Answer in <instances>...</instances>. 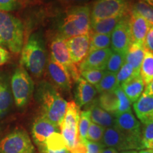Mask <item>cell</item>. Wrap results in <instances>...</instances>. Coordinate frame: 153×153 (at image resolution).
<instances>
[{
  "mask_svg": "<svg viewBox=\"0 0 153 153\" xmlns=\"http://www.w3.org/2000/svg\"><path fill=\"white\" fill-rule=\"evenodd\" d=\"M126 55L117 52H112L106 63L105 70L116 74L125 62Z\"/></svg>",
  "mask_w": 153,
  "mask_h": 153,
  "instance_id": "obj_30",
  "label": "cell"
},
{
  "mask_svg": "<svg viewBox=\"0 0 153 153\" xmlns=\"http://www.w3.org/2000/svg\"><path fill=\"white\" fill-rule=\"evenodd\" d=\"M119 153H138L137 150H124V151H120Z\"/></svg>",
  "mask_w": 153,
  "mask_h": 153,
  "instance_id": "obj_48",
  "label": "cell"
},
{
  "mask_svg": "<svg viewBox=\"0 0 153 153\" xmlns=\"http://www.w3.org/2000/svg\"><path fill=\"white\" fill-rule=\"evenodd\" d=\"M114 127L131 136L142 138L140 123L132 111L125 112L115 116Z\"/></svg>",
  "mask_w": 153,
  "mask_h": 153,
  "instance_id": "obj_15",
  "label": "cell"
},
{
  "mask_svg": "<svg viewBox=\"0 0 153 153\" xmlns=\"http://www.w3.org/2000/svg\"><path fill=\"white\" fill-rule=\"evenodd\" d=\"M51 51L53 60L68 70L72 81H79L81 77V71L79 67L72 62L67 46L66 38L60 34L57 36L51 42Z\"/></svg>",
  "mask_w": 153,
  "mask_h": 153,
  "instance_id": "obj_9",
  "label": "cell"
},
{
  "mask_svg": "<svg viewBox=\"0 0 153 153\" xmlns=\"http://www.w3.org/2000/svg\"><path fill=\"white\" fill-rule=\"evenodd\" d=\"M126 97L131 103L135 102L143 94L145 83L140 75L135 76L133 79L120 86Z\"/></svg>",
  "mask_w": 153,
  "mask_h": 153,
  "instance_id": "obj_22",
  "label": "cell"
},
{
  "mask_svg": "<svg viewBox=\"0 0 153 153\" xmlns=\"http://www.w3.org/2000/svg\"><path fill=\"white\" fill-rule=\"evenodd\" d=\"M75 98L76 104L80 107L91 104L97 95V91L95 87L80 78L77 82Z\"/></svg>",
  "mask_w": 153,
  "mask_h": 153,
  "instance_id": "obj_20",
  "label": "cell"
},
{
  "mask_svg": "<svg viewBox=\"0 0 153 153\" xmlns=\"http://www.w3.org/2000/svg\"><path fill=\"white\" fill-rule=\"evenodd\" d=\"M90 123L91 118L89 110L86 109L82 111L80 114L78 131H79V141L83 144H85L86 140H87V132Z\"/></svg>",
  "mask_w": 153,
  "mask_h": 153,
  "instance_id": "obj_29",
  "label": "cell"
},
{
  "mask_svg": "<svg viewBox=\"0 0 153 153\" xmlns=\"http://www.w3.org/2000/svg\"><path fill=\"white\" fill-rule=\"evenodd\" d=\"M11 91L16 106L22 108L29 101L33 91V82L24 67H19L11 76Z\"/></svg>",
  "mask_w": 153,
  "mask_h": 153,
  "instance_id": "obj_6",
  "label": "cell"
},
{
  "mask_svg": "<svg viewBox=\"0 0 153 153\" xmlns=\"http://www.w3.org/2000/svg\"><path fill=\"white\" fill-rule=\"evenodd\" d=\"M105 128L91 122L88 129L87 140L93 142L101 143L104 135Z\"/></svg>",
  "mask_w": 153,
  "mask_h": 153,
  "instance_id": "obj_36",
  "label": "cell"
},
{
  "mask_svg": "<svg viewBox=\"0 0 153 153\" xmlns=\"http://www.w3.org/2000/svg\"><path fill=\"white\" fill-rule=\"evenodd\" d=\"M87 153H101L105 146L101 143L93 142L87 140L85 142Z\"/></svg>",
  "mask_w": 153,
  "mask_h": 153,
  "instance_id": "obj_38",
  "label": "cell"
},
{
  "mask_svg": "<svg viewBox=\"0 0 153 153\" xmlns=\"http://www.w3.org/2000/svg\"><path fill=\"white\" fill-rule=\"evenodd\" d=\"M101 153H118V151L111 148H104Z\"/></svg>",
  "mask_w": 153,
  "mask_h": 153,
  "instance_id": "obj_45",
  "label": "cell"
},
{
  "mask_svg": "<svg viewBox=\"0 0 153 153\" xmlns=\"http://www.w3.org/2000/svg\"><path fill=\"white\" fill-rule=\"evenodd\" d=\"M128 19L129 14L120 19L111 36V45L113 51L123 55L126 54L131 44Z\"/></svg>",
  "mask_w": 153,
  "mask_h": 153,
  "instance_id": "obj_11",
  "label": "cell"
},
{
  "mask_svg": "<svg viewBox=\"0 0 153 153\" xmlns=\"http://www.w3.org/2000/svg\"><path fill=\"white\" fill-rule=\"evenodd\" d=\"M0 153H35V148L27 132L18 129L0 141Z\"/></svg>",
  "mask_w": 153,
  "mask_h": 153,
  "instance_id": "obj_10",
  "label": "cell"
},
{
  "mask_svg": "<svg viewBox=\"0 0 153 153\" xmlns=\"http://www.w3.org/2000/svg\"><path fill=\"white\" fill-rule=\"evenodd\" d=\"M70 153H87L85 145L83 143L79 142L77 145L72 150Z\"/></svg>",
  "mask_w": 153,
  "mask_h": 153,
  "instance_id": "obj_43",
  "label": "cell"
},
{
  "mask_svg": "<svg viewBox=\"0 0 153 153\" xmlns=\"http://www.w3.org/2000/svg\"><path fill=\"white\" fill-rule=\"evenodd\" d=\"M140 75L146 85L153 80V53L145 48L144 58L141 64Z\"/></svg>",
  "mask_w": 153,
  "mask_h": 153,
  "instance_id": "obj_26",
  "label": "cell"
},
{
  "mask_svg": "<svg viewBox=\"0 0 153 153\" xmlns=\"http://www.w3.org/2000/svg\"><path fill=\"white\" fill-rule=\"evenodd\" d=\"M101 143L105 147L114 148L117 151L137 150L145 148L142 138L124 133L116 127L107 128L105 129Z\"/></svg>",
  "mask_w": 153,
  "mask_h": 153,
  "instance_id": "obj_8",
  "label": "cell"
},
{
  "mask_svg": "<svg viewBox=\"0 0 153 153\" xmlns=\"http://www.w3.org/2000/svg\"><path fill=\"white\" fill-rule=\"evenodd\" d=\"M60 131V128L41 115L34 121L32 127V135L34 142L39 148L44 145L48 137Z\"/></svg>",
  "mask_w": 153,
  "mask_h": 153,
  "instance_id": "obj_14",
  "label": "cell"
},
{
  "mask_svg": "<svg viewBox=\"0 0 153 153\" xmlns=\"http://www.w3.org/2000/svg\"></svg>",
  "mask_w": 153,
  "mask_h": 153,
  "instance_id": "obj_51",
  "label": "cell"
},
{
  "mask_svg": "<svg viewBox=\"0 0 153 153\" xmlns=\"http://www.w3.org/2000/svg\"><path fill=\"white\" fill-rule=\"evenodd\" d=\"M12 103V97L7 80L0 75V116L8 111Z\"/></svg>",
  "mask_w": 153,
  "mask_h": 153,
  "instance_id": "obj_25",
  "label": "cell"
},
{
  "mask_svg": "<svg viewBox=\"0 0 153 153\" xmlns=\"http://www.w3.org/2000/svg\"><path fill=\"white\" fill-rule=\"evenodd\" d=\"M19 0H0V11H9L16 7Z\"/></svg>",
  "mask_w": 153,
  "mask_h": 153,
  "instance_id": "obj_39",
  "label": "cell"
},
{
  "mask_svg": "<svg viewBox=\"0 0 153 153\" xmlns=\"http://www.w3.org/2000/svg\"><path fill=\"white\" fill-rule=\"evenodd\" d=\"M24 26L19 19L0 11V46L19 53L24 45Z\"/></svg>",
  "mask_w": 153,
  "mask_h": 153,
  "instance_id": "obj_2",
  "label": "cell"
},
{
  "mask_svg": "<svg viewBox=\"0 0 153 153\" xmlns=\"http://www.w3.org/2000/svg\"><path fill=\"white\" fill-rule=\"evenodd\" d=\"M133 108L137 118L143 124L153 122V96L143 94L134 102Z\"/></svg>",
  "mask_w": 153,
  "mask_h": 153,
  "instance_id": "obj_18",
  "label": "cell"
},
{
  "mask_svg": "<svg viewBox=\"0 0 153 153\" xmlns=\"http://www.w3.org/2000/svg\"><path fill=\"white\" fill-rule=\"evenodd\" d=\"M106 70H96V69H89V70H82L81 72V76L83 79L91 85L96 86L102 77L104 76Z\"/></svg>",
  "mask_w": 153,
  "mask_h": 153,
  "instance_id": "obj_34",
  "label": "cell"
},
{
  "mask_svg": "<svg viewBox=\"0 0 153 153\" xmlns=\"http://www.w3.org/2000/svg\"><path fill=\"white\" fill-rule=\"evenodd\" d=\"M9 58H10V54L9 51L0 46V66L8 62Z\"/></svg>",
  "mask_w": 153,
  "mask_h": 153,
  "instance_id": "obj_41",
  "label": "cell"
},
{
  "mask_svg": "<svg viewBox=\"0 0 153 153\" xmlns=\"http://www.w3.org/2000/svg\"><path fill=\"white\" fill-rule=\"evenodd\" d=\"M42 116L60 128L64 120L68 102L56 89L48 82H42L37 92Z\"/></svg>",
  "mask_w": 153,
  "mask_h": 153,
  "instance_id": "obj_1",
  "label": "cell"
},
{
  "mask_svg": "<svg viewBox=\"0 0 153 153\" xmlns=\"http://www.w3.org/2000/svg\"><path fill=\"white\" fill-rule=\"evenodd\" d=\"M118 87L116 81V74L106 71L101 81L95 86L96 89L99 93L114 91Z\"/></svg>",
  "mask_w": 153,
  "mask_h": 153,
  "instance_id": "obj_27",
  "label": "cell"
},
{
  "mask_svg": "<svg viewBox=\"0 0 153 153\" xmlns=\"http://www.w3.org/2000/svg\"><path fill=\"white\" fill-rule=\"evenodd\" d=\"M142 133V140L144 147L153 141V122L143 124V128L141 129Z\"/></svg>",
  "mask_w": 153,
  "mask_h": 153,
  "instance_id": "obj_37",
  "label": "cell"
},
{
  "mask_svg": "<svg viewBox=\"0 0 153 153\" xmlns=\"http://www.w3.org/2000/svg\"><path fill=\"white\" fill-rule=\"evenodd\" d=\"M46 61V51L43 39L39 34L34 33L23 48L21 63L33 76L38 77L43 74Z\"/></svg>",
  "mask_w": 153,
  "mask_h": 153,
  "instance_id": "obj_3",
  "label": "cell"
},
{
  "mask_svg": "<svg viewBox=\"0 0 153 153\" xmlns=\"http://www.w3.org/2000/svg\"><path fill=\"white\" fill-rule=\"evenodd\" d=\"M144 47L153 53V26H150L146 37H145Z\"/></svg>",
  "mask_w": 153,
  "mask_h": 153,
  "instance_id": "obj_40",
  "label": "cell"
},
{
  "mask_svg": "<svg viewBox=\"0 0 153 153\" xmlns=\"http://www.w3.org/2000/svg\"><path fill=\"white\" fill-rule=\"evenodd\" d=\"M136 75L134 72V70L131 65L128 63L124 62L121 68L118 72L116 73V81H117V85L120 87L126 82H128L129 80L133 79Z\"/></svg>",
  "mask_w": 153,
  "mask_h": 153,
  "instance_id": "obj_32",
  "label": "cell"
},
{
  "mask_svg": "<svg viewBox=\"0 0 153 153\" xmlns=\"http://www.w3.org/2000/svg\"><path fill=\"white\" fill-rule=\"evenodd\" d=\"M90 37L91 31L89 30L87 33L66 39L70 58L75 65L79 67L89 53Z\"/></svg>",
  "mask_w": 153,
  "mask_h": 153,
  "instance_id": "obj_12",
  "label": "cell"
},
{
  "mask_svg": "<svg viewBox=\"0 0 153 153\" xmlns=\"http://www.w3.org/2000/svg\"><path fill=\"white\" fill-rule=\"evenodd\" d=\"M145 55L144 45L131 43L126 54L125 62L133 67L136 75H140V67Z\"/></svg>",
  "mask_w": 153,
  "mask_h": 153,
  "instance_id": "obj_21",
  "label": "cell"
},
{
  "mask_svg": "<svg viewBox=\"0 0 153 153\" xmlns=\"http://www.w3.org/2000/svg\"><path fill=\"white\" fill-rule=\"evenodd\" d=\"M131 9L129 0H97L91 9V22L128 16Z\"/></svg>",
  "mask_w": 153,
  "mask_h": 153,
  "instance_id": "obj_7",
  "label": "cell"
},
{
  "mask_svg": "<svg viewBox=\"0 0 153 153\" xmlns=\"http://www.w3.org/2000/svg\"><path fill=\"white\" fill-rule=\"evenodd\" d=\"M129 28L131 43H137L144 45L145 37L150 28L143 17L133 9L129 14Z\"/></svg>",
  "mask_w": 153,
  "mask_h": 153,
  "instance_id": "obj_13",
  "label": "cell"
},
{
  "mask_svg": "<svg viewBox=\"0 0 153 153\" xmlns=\"http://www.w3.org/2000/svg\"><path fill=\"white\" fill-rule=\"evenodd\" d=\"M88 1V0H64V1H65L67 3H70V4L82 3V2H85V1Z\"/></svg>",
  "mask_w": 153,
  "mask_h": 153,
  "instance_id": "obj_46",
  "label": "cell"
},
{
  "mask_svg": "<svg viewBox=\"0 0 153 153\" xmlns=\"http://www.w3.org/2000/svg\"><path fill=\"white\" fill-rule=\"evenodd\" d=\"M142 1H145V3H147L148 4L150 5L151 7H153V0H142Z\"/></svg>",
  "mask_w": 153,
  "mask_h": 153,
  "instance_id": "obj_50",
  "label": "cell"
},
{
  "mask_svg": "<svg viewBox=\"0 0 153 153\" xmlns=\"http://www.w3.org/2000/svg\"><path fill=\"white\" fill-rule=\"evenodd\" d=\"M48 149L51 150H60L67 148L65 142L60 132L54 133L45 140L44 145Z\"/></svg>",
  "mask_w": 153,
  "mask_h": 153,
  "instance_id": "obj_33",
  "label": "cell"
},
{
  "mask_svg": "<svg viewBox=\"0 0 153 153\" xmlns=\"http://www.w3.org/2000/svg\"><path fill=\"white\" fill-rule=\"evenodd\" d=\"M40 153H70L68 149H62L60 150H51L48 149L45 145H42V146L39 147Z\"/></svg>",
  "mask_w": 153,
  "mask_h": 153,
  "instance_id": "obj_42",
  "label": "cell"
},
{
  "mask_svg": "<svg viewBox=\"0 0 153 153\" xmlns=\"http://www.w3.org/2000/svg\"><path fill=\"white\" fill-rule=\"evenodd\" d=\"M123 17H111L96 22H91V31L96 33L111 35L116 25Z\"/></svg>",
  "mask_w": 153,
  "mask_h": 153,
  "instance_id": "obj_23",
  "label": "cell"
},
{
  "mask_svg": "<svg viewBox=\"0 0 153 153\" xmlns=\"http://www.w3.org/2000/svg\"><path fill=\"white\" fill-rule=\"evenodd\" d=\"M145 148H147V149H151V150H153V141L152 142H151L150 143H149V144L145 145Z\"/></svg>",
  "mask_w": 153,
  "mask_h": 153,
  "instance_id": "obj_49",
  "label": "cell"
},
{
  "mask_svg": "<svg viewBox=\"0 0 153 153\" xmlns=\"http://www.w3.org/2000/svg\"><path fill=\"white\" fill-rule=\"evenodd\" d=\"M91 31V30H90ZM111 45V35L99 34L91 31L89 53L100 49L108 48Z\"/></svg>",
  "mask_w": 153,
  "mask_h": 153,
  "instance_id": "obj_28",
  "label": "cell"
},
{
  "mask_svg": "<svg viewBox=\"0 0 153 153\" xmlns=\"http://www.w3.org/2000/svg\"><path fill=\"white\" fill-rule=\"evenodd\" d=\"M143 94L145 95H151L153 96V80L150 83L146 85L145 91H143Z\"/></svg>",
  "mask_w": 153,
  "mask_h": 153,
  "instance_id": "obj_44",
  "label": "cell"
},
{
  "mask_svg": "<svg viewBox=\"0 0 153 153\" xmlns=\"http://www.w3.org/2000/svg\"><path fill=\"white\" fill-rule=\"evenodd\" d=\"M88 109L90 111V118L91 121L102 127H114L115 116L101 108L99 106L97 100H94Z\"/></svg>",
  "mask_w": 153,
  "mask_h": 153,
  "instance_id": "obj_19",
  "label": "cell"
},
{
  "mask_svg": "<svg viewBox=\"0 0 153 153\" xmlns=\"http://www.w3.org/2000/svg\"><path fill=\"white\" fill-rule=\"evenodd\" d=\"M114 91L116 94L118 100V106L116 116L125 112L131 111V102L130 101L128 98L126 97L122 88L118 87Z\"/></svg>",
  "mask_w": 153,
  "mask_h": 153,
  "instance_id": "obj_35",
  "label": "cell"
},
{
  "mask_svg": "<svg viewBox=\"0 0 153 153\" xmlns=\"http://www.w3.org/2000/svg\"><path fill=\"white\" fill-rule=\"evenodd\" d=\"M133 10L141 15L148 22L150 26H153V7L145 3L142 0H139L133 7Z\"/></svg>",
  "mask_w": 153,
  "mask_h": 153,
  "instance_id": "obj_31",
  "label": "cell"
},
{
  "mask_svg": "<svg viewBox=\"0 0 153 153\" xmlns=\"http://www.w3.org/2000/svg\"><path fill=\"white\" fill-rule=\"evenodd\" d=\"M138 153H153V150L151 149H143Z\"/></svg>",
  "mask_w": 153,
  "mask_h": 153,
  "instance_id": "obj_47",
  "label": "cell"
},
{
  "mask_svg": "<svg viewBox=\"0 0 153 153\" xmlns=\"http://www.w3.org/2000/svg\"><path fill=\"white\" fill-rule=\"evenodd\" d=\"M48 71L55 85L65 91H70L72 88V79L68 70L50 57L48 63Z\"/></svg>",
  "mask_w": 153,
  "mask_h": 153,
  "instance_id": "obj_16",
  "label": "cell"
},
{
  "mask_svg": "<svg viewBox=\"0 0 153 153\" xmlns=\"http://www.w3.org/2000/svg\"><path fill=\"white\" fill-rule=\"evenodd\" d=\"M112 53V50L108 48L105 49H100L88 53L85 60L79 65L80 71L89 69L103 70L106 69V63Z\"/></svg>",
  "mask_w": 153,
  "mask_h": 153,
  "instance_id": "obj_17",
  "label": "cell"
},
{
  "mask_svg": "<svg viewBox=\"0 0 153 153\" xmlns=\"http://www.w3.org/2000/svg\"><path fill=\"white\" fill-rule=\"evenodd\" d=\"M91 12L89 7L76 6L70 9L60 26V35L70 38L89 33Z\"/></svg>",
  "mask_w": 153,
  "mask_h": 153,
  "instance_id": "obj_4",
  "label": "cell"
},
{
  "mask_svg": "<svg viewBox=\"0 0 153 153\" xmlns=\"http://www.w3.org/2000/svg\"><path fill=\"white\" fill-rule=\"evenodd\" d=\"M80 114L79 106L74 101H70L67 104L65 115L60 126V131L65 142L67 149L70 152L79 142L78 126Z\"/></svg>",
  "mask_w": 153,
  "mask_h": 153,
  "instance_id": "obj_5",
  "label": "cell"
},
{
  "mask_svg": "<svg viewBox=\"0 0 153 153\" xmlns=\"http://www.w3.org/2000/svg\"><path fill=\"white\" fill-rule=\"evenodd\" d=\"M97 100L101 108L116 116L118 106V100L115 91L101 93Z\"/></svg>",
  "mask_w": 153,
  "mask_h": 153,
  "instance_id": "obj_24",
  "label": "cell"
}]
</instances>
